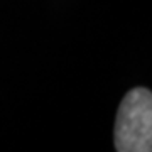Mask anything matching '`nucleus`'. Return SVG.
<instances>
[{
    "label": "nucleus",
    "instance_id": "1",
    "mask_svg": "<svg viewBox=\"0 0 152 152\" xmlns=\"http://www.w3.org/2000/svg\"><path fill=\"white\" fill-rule=\"evenodd\" d=\"M115 149L118 152L152 149V95L147 88H134L122 100L115 122Z\"/></svg>",
    "mask_w": 152,
    "mask_h": 152
}]
</instances>
